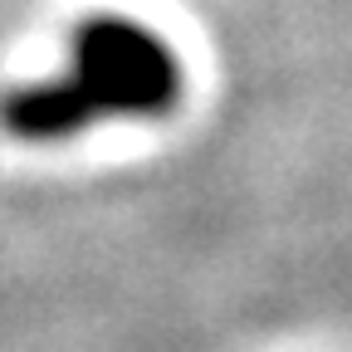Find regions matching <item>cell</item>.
<instances>
[{
    "label": "cell",
    "mask_w": 352,
    "mask_h": 352,
    "mask_svg": "<svg viewBox=\"0 0 352 352\" xmlns=\"http://www.w3.org/2000/svg\"><path fill=\"white\" fill-rule=\"evenodd\" d=\"M182 98V64L171 44L122 15H94L74 30L54 74L20 83L0 98V127L15 142H69L103 122L162 118Z\"/></svg>",
    "instance_id": "1"
}]
</instances>
